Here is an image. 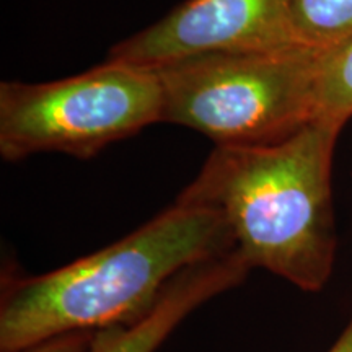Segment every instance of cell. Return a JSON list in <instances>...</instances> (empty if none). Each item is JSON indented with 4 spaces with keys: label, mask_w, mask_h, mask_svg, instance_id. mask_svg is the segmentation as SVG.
<instances>
[{
    "label": "cell",
    "mask_w": 352,
    "mask_h": 352,
    "mask_svg": "<svg viewBox=\"0 0 352 352\" xmlns=\"http://www.w3.org/2000/svg\"><path fill=\"white\" fill-rule=\"evenodd\" d=\"M164 116L155 70L107 63L44 83L0 85V153L8 162L41 152L90 158Z\"/></svg>",
    "instance_id": "obj_4"
},
{
    "label": "cell",
    "mask_w": 352,
    "mask_h": 352,
    "mask_svg": "<svg viewBox=\"0 0 352 352\" xmlns=\"http://www.w3.org/2000/svg\"><path fill=\"white\" fill-rule=\"evenodd\" d=\"M296 39L327 47L352 36V0H290Z\"/></svg>",
    "instance_id": "obj_8"
},
{
    "label": "cell",
    "mask_w": 352,
    "mask_h": 352,
    "mask_svg": "<svg viewBox=\"0 0 352 352\" xmlns=\"http://www.w3.org/2000/svg\"><path fill=\"white\" fill-rule=\"evenodd\" d=\"M341 129L316 120L279 142L215 145L176 199L217 210L252 270L320 290L336 245L331 166Z\"/></svg>",
    "instance_id": "obj_1"
},
{
    "label": "cell",
    "mask_w": 352,
    "mask_h": 352,
    "mask_svg": "<svg viewBox=\"0 0 352 352\" xmlns=\"http://www.w3.org/2000/svg\"><path fill=\"white\" fill-rule=\"evenodd\" d=\"M250 270L236 250L188 267L138 320L96 329L88 352H155L188 315L240 285Z\"/></svg>",
    "instance_id": "obj_6"
},
{
    "label": "cell",
    "mask_w": 352,
    "mask_h": 352,
    "mask_svg": "<svg viewBox=\"0 0 352 352\" xmlns=\"http://www.w3.org/2000/svg\"><path fill=\"white\" fill-rule=\"evenodd\" d=\"M94 329H80V331L60 333L46 338L34 344L25 346L21 349L7 352H88L95 338Z\"/></svg>",
    "instance_id": "obj_9"
},
{
    "label": "cell",
    "mask_w": 352,
    "mask_h": 352,
    "mask_svg": "<svg viewBox=\"0 0 352 352\" xmlns=\"http://www.w3.org/2000/svg\"><path fill=\"white\" fill-rule=\"evenodd\" d=\"M294 41L290 0H186L160 21L118 43L108 59L158 70L201 56Z\"/></svg>",
    "instance_id": "obj_5"
},
{
    "label": "cell",
    "mask_w": 352,
    "mask_h": 352,
    "mask_svg": "<svg viewBox=\"0 0 352 352\" xmlns=\"http://www.w3.org/2000/svg\"><path fill=\"white\" fill-rule=\"evenodd\" d=\"M233 250L217 210L176 199L100 252L44 274L3 277L0 351L138 320L179 272Z\"/></svg>",
    "instance_id": "obj_2"
},
{
    "label": "cell",
    "mask_w": 352,
    "mask_h": 352,
    "mask_svg": "<svg viewBox=\"0 0 352 352\" xmlns=\"http://www.w3.org/2000/svg\"><path fill=\"white\" fill-rule=\"evenodd\" d=\"M315 100L316 120L344 127L352 118V36L323 47Z\"/></svg>",
    "instance_id": "obj_7"
},
{
    "label": "cell",
    "mask_w": 352,
    "mask_h": 352,
    "mask_svg": "<svg viewBox=\"0 0 352 352\" xmlns=\"http://www.w3.org/2000/svg\"><path fill=\"white\" fill-rule=\"evenodd\" d=\"M329 352H352V320Z\"/></svg>",
    "instance_id": "obj_10"
},
{
    "label": "cell",
    "mask_w": 352,
    "mask_h": 352,
    "mask_svg": "<svg viewBox=\"0 0 352 352\" xmlns=\"http://www.w3.org/2000/svg\"><path fill=\"white\" fill-rule=\"evenodd\" d=\"M321 52L323 47L294 41L158 69L162 121L201 132L215 145L279 142L316 121Z\"/></svg>",
    "instance_id": "obj_3"
}]
</instances>
